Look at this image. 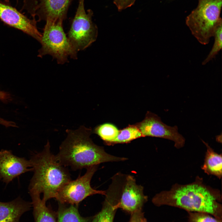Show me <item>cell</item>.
Here are the masks:
<instances>
[{
    "mask_svg": "<svg viewBox=\"0 0 222 222\" xmlns=\"http://www.w3.org/2000/svg\"><path fill=\"white\" fill-rule=\"evenodd\" d=\"M114 3L117 7L118 11H121L130 7L135 2V0H113Z\"/></svg>",
    "mask_w": 222,
    "mask_h": 222,
    "instance_id": "obj_22",
    "label": "cell"
},
{
    "mask_svg": "<svg viewBox=\"0 0 222 222\" xmlns=\"http://www.w3.org/2000/svg\"><path fill=\"white\" fill-rule=\"evenodd\" d=\"M92 131L91 129L84 126L75 130H67V137L55 155L58 162L65 167L69 166L75 171L87 169L102 163L128 159L109 154L102 147L95 144L90 138Z\"/></svg>",
    "mask_w": 222,
    "mask_h": 222,
    "instance_id": "obj_2",
    "label": "cell"
},
{
    "mask_svg": "<svg viewBox=\"0 0 222 222\" xmlns=\"http://www.w3.org/2000/svg\"><path fill=\"white\" fill-rule=\"evenodd\" d=\"M84 0H79L74 18L72 20L68 37L75 49L78 52L89 47L96 40L98 28L92 20V11H85Z\"/></svg>",
    "mask_w": 222,
    "mask_h": 222,
    "instance_id": "obj_6",
    "label": "cell"
},
{
    "mask_svg": "<svg viewBox=\"0 0 222 222\" xmlns=\"http://www.w3.org/2000/svg\"><path fill=\"white\" fill-rule=\"evenodd\" d=\"M0 124L6 127H17V125L16 123L13 121L6 120L0 117Z\"/></svg>",
    "mask_w": 222,
    "mask_h": 222,
    "instance_id": "obj_24",
    "label": "cell"
},
{
    "mask_svg": "<svg viewBox=\"0 0 222 222\" xmlns=\"http://www.w3.org/2000/svg\"><path fill=\"white\" fill-rule=\"evenodd\" d=\"M143 137L140 131L135 124L129 125L119 130L116 138L110 145L119 143H125L136 139Z\"/></svg>",
    "mask_w": 222,
    "mask_h": 222,
    "instance_id": "obj_18",
    "label": "cell"
},
{
    "mask_svg": "<svg viewBox=\"0 0 222 222\" xmlns=\"http://www.w3.org/2000/svg\"><path fill=\"white\" fill-rule=\"evenodd\" d=\"M119 130L113 125L106 123L96 127L93 133L97 135L106 144L110 145L118 135Z\"/></svg>",
    "mask_w": 222,
    "mask_h": 222,
    "instance_id": "obj_19",
    "label": "cell"
},
{
    "mask_svg": "<svg viewBox=\"0 0 222 222\" xmlns=\"http://www.w3.org/2000/svg\"><path fill=\"white\" fill-rule=\"evenodd\" d=\"M222 23H220L216 28L213 36L215 41L212 48L209 54L202 62L203 65H205L209 61L215 58L219 51L222 48Z\"/></svg>",
    "mask_w": 222,
    "mask_h": 222,
    "instance_id": "obj_20",
    "label": "cell"
},
{
    "mask_svg": "<svg viewBox=\"0 0 222 222\" xmlns=\"http://www.w3.org/2000/svg\"><path fill=\"white\" fill-rule=\"evenodd\" d=\"M32 199L34 222H57L55 212L46 205L40 195L30 193Z\"/></svg>",
    "mask_w": 222,
    "mask_h": 222,
    "instance_id": "obj_16",
    "label": "cell"
},
{
    "mask_svg": "<svg viewBox=\"0 0 222 222\" xmlns=\"http://www.w3.org/2000/svg\"><path fill=\"white\" fill-rule=\"evenodd\" d=\"M202 141L206 145L207 151L201 168L207 174L214 175L220 179L222 175V154L215 152L208 143Z\"/></svg>",
    "mask_w": 222,
    "mask_h": 222,
    "instance_id": "obj_15",
    "label": "cell"
},
{
    "mask_svg": "<svg viewBox=\"0 0 222 222\" xmlns=\"http://www.w3.org/2000/svg\"><path fill=\"white\" fill-rule=\"evenodd\" d=\"M144 217V213L142 210H138L131 214L129 222H140Z\"/></svg>",
    "mask_w": 222,
    "mask_h": 222,
    "instance_id": "obj_23",
    "label": "cell"
},
{
    "mask_svg": "<svg viewBox=\"0 0 222 222\" xmlns=\"http://www.w3.org/2000/svg\"><path fill=\"white\" fill-rule=\"evenodd\" d=\"M140 222H147L146 219L144 218V217L142 219Z\"/></svg>",
    "mask_w": 222,
    "mask_h": 222,
    "instance_id": "obj_25",
    "label": "cell"
},
{
    "mask_svg": "<svg viewBox=\"0 0 222 222\" xmlns=\"http://www.w3.org/2000/svg\"><path fill=\"white\" fill-rule=\"evenodd\" d=\"M222 0H199L197 7L187 17L186 24L199 43L208 44L222 23Z\"/></svg>",
    "mask_w": 222,
    "mask_h": 222,
    "instance_id": "obj_4",
    "label": "cell"
},
{
    "mask_svg": "<svg viewBox=\"0 0 222 222\" xmlns=\"http://www.w3.org/2000/svg\"><path fill=\"white\" fill-rule=\"evenodd\" d=\"M122 183L118 208L131 214L140 210L147 201L148 197L143 192V187L137 184L134 177L127 175Z\"/></svg>",
    "mask_w": 222,
    "mask_h": 222,
    "instance_id": "obj_10",
    "label": "cell"
},
{
    "mask_svg": "<svg viewBox=\"0 0 222 222\" xmlns=\"http://www.w3.org/2000/svg\"><path fill=\"white\" fill-rule=\"evenodd\" d=\"M106 191L101 210L92 217L91 222H113L115 214L119 208V194L114 189L109 188Z\"/></svg>",
    "mask_w": 222,
    "mask_h": 222,
    "instance_id": "obj_14",
    "label": "cell"
},
{
    "mask_svg": "<svg viewBox=\"0 0 222 222\" xmlns=\"http://www.w3.org/2000/svg\"><path fill=\"white\" fill-rule=\"evenodd\" d=\"M0 20L6 25L21 31L40 42L42 34L37 29L36 18H29L7 1H0Z\"/></svg>",
    "mask_w": 222,
    "mask_h": 222,
    "instance_id": "obj_9",
    "label": "cell"
},
{
    "mask_svg": "<svg viewBox=\"0 0 222 222\" xmlns=\"http://www.w3.org/2000/svg\"><path fill=\"white\" fill-rule=\"evenodd\" d=\"M32 206L20 197L8 202L0 201V222H20L22 215Z\"/></svg>",
    "mask_w": 222,
    "mask_h": 222,
    "instance_id": "obj_13",
    "label": "cell"
},
{
    "mask_svg": "<svg viewBox=\"0 0 222 222\" xmlns=\"http://www.w3.org/2000/svg\"><path fill=\"white\" fill-rule=\"evenodd\" d=\"M30 160L34 173L29 186V193L40 195L45 203L55 198L61 188L71 180L68 170L56 160L48 141L43 150L33 154Z\"/></svg>",
    "mask_w": 222,
    "mask_h": 222,
    "instance_id": "obj_3",
    "label": "cell"
},
{
    "mask_svg": "<svg viewBox=\"0 0 222 222\" xmlns=\"http://www.w3.org/2000/svg\"><path fill=\"white\" fill-rule=\"evenodd\" d=\"M135 124L143 137H158L173 141L175 147L178 149L184 146L185 139L178 132V127L166 125L159 116L151 112H147L144 120Z\"/></svg>",
    "mask_w": 222,
    "mask_h": 222,
    "instance_id": "obj_8",
    "label": "cell"
},
{
    "mask_svg": "<svg viewBox=\"0 0 222 222\" xmlns=\"http://www.w3.org/2000/svg\"><path fill=\"white\" fill-rule=\"evenodd\" d=\"M72 0H39L35 16L38 22L47 20H64Z\"/></svg>",
    "mask_w": 222,
    "mask_h": 222,
    "instance_id": "obj_12",
    "label": "cell"
},
{
    "mask_svg": "<svg viewBox=\"0 0 222 222\" xmlns=\"http://www.w3.org/2000/svg\"><path fill=\"white\" fill-rule=\"evenodd\" d=\"M31 162L14 155L11 151H0V180L6 184L26 172L32 171Z\"/></svg>",
    "mask_w": 222,
    "mask_h": 222,
    "instance_id": "obj_11",
    "label": "cell"
},
{
    "mask_svg": "<svg viewBox=\"0 0 222 222\" xmlns=\"http://www.w3.org/2000/svg\"><path fill=\"white\" fill-rule=\"evenodd\" d=\"M62 19L46 21L40 43L41 47L38 56L49 55L56 59L58 64L68 62V58L77 59V51L70 42L63 28Z\"/></svg>",
    "mask_w": 222,
    "mask_h": 222,
    "instance_id": "obj_5",
    "label": "cell"
},
{
    "mask_svg": "<svg viewBox=\"0 0 222 222\" xmlns=\"http://www.w3.org/2000/svg\"><path fill=\"white\" fill-rule=\"evenodd\" d=\"M98 165L87 168L84 175L76 179L71 180L60 189L55 197L59 203L69 204L78 206L79 204L88 197L95 194L105 195L106 191L97 190L91 186L90 182L97 171Z\"/></svg>",
    "mask_w": 222,
    "mask_h": 222,
    "instance_id": "obj_7",
    "label": "cell"
},
{
    "mask_svg": "<svg viewBox=\"0 0 222 222\" xmlns=\"http://www.w3.org/2000/svg\"><path fill=\"white\" fill-rule=\"evenodd\" d=\"M221 201L220 191L205 185L198 177L190 183H175L170 190L156 194L152 199L157 206L168 205L187 212L206 213L222 220Z\"/></svg>",
    "mask_w": 222,
    "mask_h": 222,
    "instance_id": "obj_1",
    "label": "cell"
},
{
    "mask_svg": "<svg viewBox=\"0 0 222 222\" xmlns=\"http://www.w3.org/2000/svg\"><path fill=\"white\" fill-rule=\"evenodd\" d=\"M188 222H222V220L211 216L209 214L188 212Z\"/></svg>",
    "mask_w": 222,
    "mask_h": 222,
    "instance_id": "obj_21",
    "label": "cell"
},
{
    "mask_svg": "<svg viewBox=\"0 0 222 222\" xmlns=\"http://www.w3.org/2000/svg\"><path fill=\"white\" fill-rule=\"evenodd\" d=\"M59 204V209L56 214L57 222H91L92 218L91 219L82 216L78 211L77 206L70 205L66 207L64 206V204Z\"/></svg>",
    "mask_w": 222,
    "mask_h": 222,
    "instance_id": "obj_17",
    "label": "cell"
}]
</instances>
